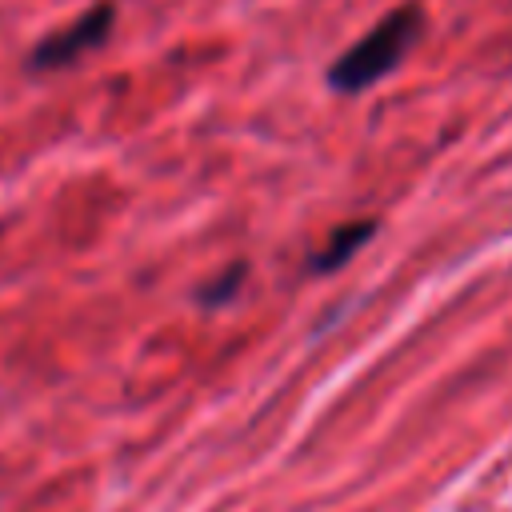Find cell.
<instances>
[{
  "label": "cell",
  "mask_w": 512,
  "mask_h": 512,
  "mask_svg": "<svg viewBox=\"0 0 512 512\" xmlns=\"http://www.w3.org/2000/svg\"><path fill=\"white\" fill-rule=\"evenodd\" d=\"M248 276V264L244 260H236V264H228L220 276H212L204 288H200V304H208V308H220V304H228L232 296H236V288H240V280Z\"/></svg>",
  "instance_id": "4"
},
{
  "label": "cell",
  "mask_w": 512,
  "mask_h": 512,
  "mask_svg": "<svg viewBox=\"0 0 512 512\" xmlns=\"http://www.w3.org/2000/svg\"><path fill=\"white\" fill-rule=\"evenodd\" d=\"M424 32V8L416 0L392 8L388 16H380L352 48H344L332 68H328V88H336L340 96H356L364 88H372L376 80L392 76L400 68V60L416 48Z\"/></svg>",
  "instance_id": "1"
},
{
  "label": "cell",
  "mask_w": 512,
  "mask_h": 512,
  "mask_svg": "<svg viewBox=\"0 0 512 512\" xmlns=\"http://www.w3.org/2000/svg\"><path fill=\"white\" fill-rule=\"evenodd\" d=\"M112 24H116V4H112V0L92 4V8L80 12L68 28L44 36V40L28 52V72H60V68H72L76 60H84L88 52H96V48L112 36Z\"/></svg>",
  "instance_id": "2"
},
{
  "label": "cell",
  "mask_w": 512,
  "mask_h": 512,
  "mask_svg": "<svg viewBox=\"0 0 512 512\" xmlns=\"http://www.w3.org/2000/svg\"><path fill=\"white\" fill-rule=\"evenodd\" d=\"M372 236H376V220H348V224H336V228L328 232V240L312 252L308 272H336V268H344Z\"/></svg>",
  "instance_id": "3"
}]
</instances>
